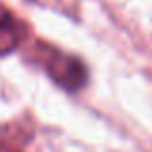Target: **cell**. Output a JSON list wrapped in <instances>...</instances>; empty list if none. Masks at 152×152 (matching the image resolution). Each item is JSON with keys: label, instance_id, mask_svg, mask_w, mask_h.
Wrapping results in <instances>:
<instances>
[{"label": "cell", "instance_id": "obj_2", "mask_svg": "<svg viewBox=\"0 0 152 152\" xmlns=\"http://www.w3.org/2000/svg\"><path fill=\"white\" fill-rule=\"evenodd\" d=\"M23 41V25L14 18L12 12L0 6V56L14 52Z\"/></svg>", "mask_w": 152, "mask_h": 152}, {"label": "cell", "instance_id": "obj_1", "mask_svg": "<svg viewBox=\"0 0 152 152\" xmlns=\"http://www.w3.org/2000/svg\"><path fill=\"white\" fill-rule=\"evenodd\" d=\"M45 67L52 81L69 93L81 91L89 79L85 64L75 56H67L62 52H54L52 56H48L45 62Z\"/></svg>", "mask_w": 152, "mask_h": 152}]
</instances>
